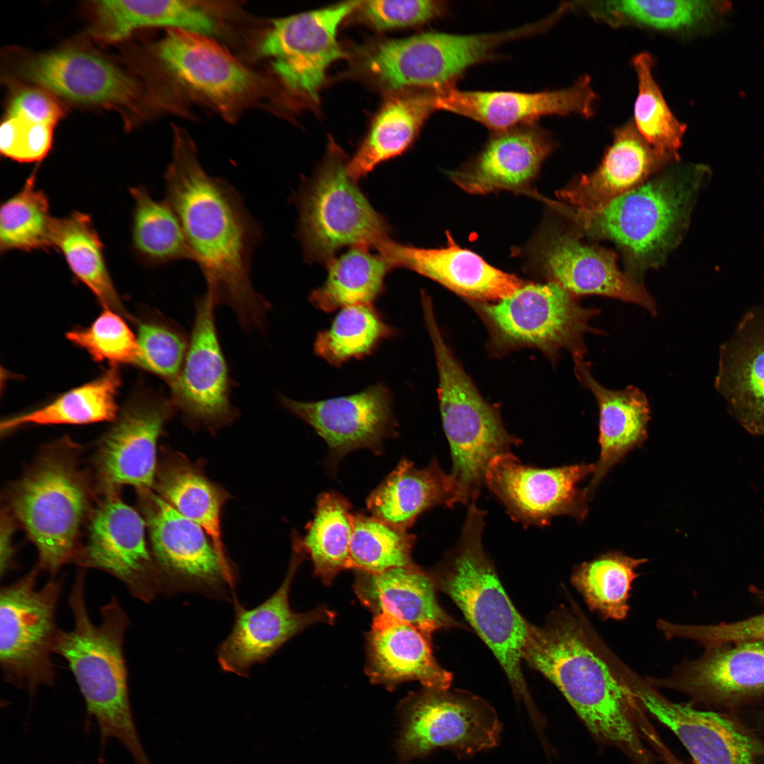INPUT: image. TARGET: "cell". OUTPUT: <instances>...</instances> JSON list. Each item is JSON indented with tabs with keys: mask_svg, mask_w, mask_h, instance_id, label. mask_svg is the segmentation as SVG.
<instances>
[{
	"mask_svg": "<svg viewBox=\"0 0 764 764\" xmlns=\"http://www.w3.org/2000/svg\"><path fill=\"white\" fill-rule=\"evenodd\" d=\"M714 386L729 414L764 438V305L746 312L721 345Z\"/></svg>",
	"mask_w": 764,
	"mask_h": 764,
	"instance_id": "4316f807",
	"label": "cell"
},
{
	"mask_svg": "<svg viewBox=\"0 0 764 764\" xmlns=\"http://www.w3.org/2000/svg\"><path fill=\"white\" fill-rule=\"evenodd\" d=\"M215 304L206 294L196 300L187 352L170 399L191 426L216 430L238 415L230 401L232 381L216 328Z\"/></svg>",
	"mask_w": 764,
	"mask_h": 764,
	"instance_id": "d6986e66",
	"label": "cell"
},
{
	"mask_svg": "<svg viewBox=\"0 0 764 764\" xmlns=\"http://www.w3.org/2000/svg\"><path fill=\"white\" fill-rule=\"evenodd\" d=\"M596 95L589 76L572 86L537 93L461 91L448 87L436 92V110L472 119L497 132L533 124L541 117L569 114L590 117Z\"/></svg>",
	"mask_w": 764,
	"mask_h": 764,
	"instance_id": "cb8c5ba5",
	"label": "cell"
},
{
	"mask_svg": "<svg viewBox=\"0 0 764 764\" xmlns=\"http://www.w3.org/2000/svg\"><path fill=\"white\" fill-rule=\"evenodd\" d=\"M605 644L570 598L543 625H531L523 660L559 689L595 738L637 764H655L639 729L644 710L608 660Z\"/></svg>",
	"mask_w": 764,
	"mask_h": 764,
	"instance_id": "7a4b0ae2",
	"label": "cell"
},
{
	"mask_svg": "<svg viewBox=\"0 0 764 764\" xmlns=\"http://www.w3.org/2000/svg\"><path fill=\"white\" fill-rule=\"evenodd\" d=\"M91 7L93 33L107 42H120L148 27H169L209 37L217 31L213 16L195 1H96Z\"/></svg>",
	"mask_w": 764,
	"mask_h": 764,
	"instance_id": "e575fe53",
	"label": "cell"
},
{
	"mask_svg": "<svg viewBox=\"0 0 764 764\" xmlns=\"http://www.w3.org/2000/svg\"><path fill=\"white\" fill-rule=\"evenodd\" d=\"M155 52L175 79L221 111L233 110L255 89V75L209 36L170 29Z\"/></svg>",
	"mask_w": 764,
	"mask_h": 764,
	"instance_id": "d4e9b609",
	"label": "cell"
},
{
	"mask_svg": "<svg viewBox=\"0 0 764 764\" xmlns=\"http://www.w3.org/2000/svg\"><path fill=\"white\" fill-rule=\"evenodd\" d=\"M35 566L0 591V664L4 680L32 696L41 686L54 685L52 655L59 629L56 622L62 591L51 577L37 588Z\"/></svg>",
	"mask_w": 764,
	"mask_h": 764,
	"instance_id": "9c48e42d",
	"label": "cell"
},
{
	"mask_svg": "<svg viewBox=\"0 0 764 764\" xmlns=\"http://www.w3.org/2000/svg\"><path fill=\"white\" fill-rule=\"evenodd\" d=\"M362 1H352L276 19L261 44L273 70L294 93L316 101L328 68L346 56L337 40L342 21Z\"/></svg>",
	"mask_w": 764,
	"mask_h": 764,
	"instance_id": "2e32d148",
	"label": "cell"
},
{
	"mask_svg": "<svg viewBox=\"0 0 764 764\" xmlns=\"http://www.w3.org/2000/svg\"><path fill=\"white\" fill-rule=\"evenodd\" d=\"M436 91L394 96L384 103L369 132L347 165L354 181L378 164L404 152L429 115L436 110Z\"/></svg>",
	"mask_w": 764,
	"mask_h": 764,
	"instance_id": "d590c367",
	"label": "cell"
},
{
	"mask_svg": "<svg viewBox=\"0 0 764 764\" xmlns=\"http://www.w3.org/2000/svg\"><path fill=\"white\" fill-rule=\"evenodd\" d=\"M578 381L594 395L599 408L600 455L593 476L585 489L590 497L612 468L641 446L647 438L650 408L645 394L629 386L621 390L608 389L592 376L584 357H573Z\"/></svg>",
	"mask_w": 764,
	"mask_h": 764,
	"instance_id": "1f68e13d",
	"label": "cell"
},
{
	"mask_svg": "<svg viewBox=\"0 0 764 764\" xmlns=\"http://www.w3.org/2000/svg\"><path fill=\"white\" fill-rule=\"evenodd\" d=\"M572 231L552 230L544 238L538 258L551 282L576 298L599 295L635 303L655 317L654 299L643 284L618 267L613 251L584 243Z\"/></svg>",
	"mask_w": 764,
	"mask_h": 764,
	"instance_id": "603a6c76",
	"label": "cell"
},
{
	"mask_svg": "<svg viewBox=\"0 0 764 764\" xmlns=\"http://www.w3.org/2000/svg\"><path fill=\"white\" fill-rule=\"evenodd\" d=\"M51 242L104 309L127 316L107 268L103 244L88 215L75 212L62 219L54 218Z\"/></svg>",
	"mask_w": 764,
	"mask_h": 764,
	"instance_id": "74e56055",
	"label": "cell"
},
{
	"mask_svg": "<svg viewBox=\"0 0 764 764\" xmlns=\"http://www.w3.org/2000/svg\"><path fill=\"white\" fill-rule=\"evenodd\" d=\"M447 241L445 248L426 249L388 238L376 249L391 268L412 270L472 300L499 301L523 285L515 275L495 268L478 254L458 246L448 233Z\"/></svg>",
	"mask_w": 764,
	"mask_h": 764,
	"instance_id": "83f0119b",
	"label": "cell"
},
{
	"mask_svg": "<svg viewBox=\"0 0 764 764\" xmlns=\"http://www.w3.org/2000/svg\"><path fill=\"white\" fill-rule=\"evenodd\" d=\"M35 178L36 170L28 178L21 191L1 204V252L29 251L52 247V227L54 218L50 214L45 194L35 187Z\"/></svg>",
	"mask_w": 764,
	"mask_h": 764,
	"instance_id": "7dc6e473",
	"label": "cell"
},
{
	"mask_svg": "<svg viewBox=\"0 0 764 764\" xmlns=\"http://www.w3.org/2000/svg\"><path fill=\"white\" fill-rule=\"evenodd\" d=\"M395 334L373 304L342 308L328 328L315 339L316 354L335 366L371 354L379 344Z\"/></svg>",
	"mask_w": 764,
	"mask_h": 764,
	"instance_id": "f6af8a7d",
	"label": "cell"
},
{
	"mask_svg": "<svg viewBox=\"0 0 764 764\" xmlns=\"http://www.w3.org/2000/svg\"><path fill=\"white\" fill-rule=\"evenodd\" d=\"M553 147L550 137L533 124L497 132L469 167L451 176L470 194L515 189L533 178Z\"/></svg>",
	"mask_w": 764,
	"mask_h": 764,
	"instance_id": "d6a6232c",
	"label": "cell"
},
{
	"mask_svg": "<svg viewBox=\"0 0 764 764\" xmlns=\"http://www.w3.org/2000/svg\"><path fill=\"white\" fill-rule=\"evenodd\" d=\"M138 492L163 594L197 592L228 600L234 572L209 543L204 529L151 490Z\"/></svg>",
	"mask_w": 764,
	"mask_h": 764,
	"instance_id": "7c38bea8",
	"label": "cell"
},
{
	"mask_svg": "<svg viewBox=\"0 0 764 764\" xmlns=\"http://www.w3.org/2000/svg\"><path fill=\"white\" fill-rule=\"evenodd\" d=\"M594 469L595 464L586 463L540 468L523 463L509 452L492 461L485 486L513 521L544 527L558 516L585 519L589 497L578 484Z\"/></svg>",
	"mask_w": 764,
	"mask_h": 764,
	"instance_id": "9a60e30c",
	"label": "cell"
},
{
	"mask_svg": "<svg viewBox=\"0 0 764 764\" xmlns=\"http://www.w3.org/2000/svg\"><path fill=\"white\" fill-rule=\"evenodd\" d=\"M671 161L642 137L634 123L615 129L612 144L598 167L582 175L558 192L579 210H594L637 188Z\"/></svg>",
	"mask_w": 764,
	"mask_h": 764,
	"instance_id": "f546056e",
	"label": "cell"
},
{
	"mask_svg": "<svg viewBox=\"0 0 764 764\" xmlns=\"http://www.w3.org/2000/svg\"><path fill=\"white\" fill-rule=\"evenodd\" d=\"M648 561L619 551H609L576 566L571 582L588 608L601 618L622 620L630 611L632 584L636 569Z\"/></svg>",
	"mask_w": 764,
	"mask_h": 764,
	"instance_id": "b9f144b4",
	"label": "cell"
},
{
	"mask_svg": "<svg viewBox=\"0 0 764 764\" xmlns=\"http://www.w3.org/2000/svg\"><path fill=\"white\" fill-rule=\"evenodd\" d=\"M416 537L372 515L354 514L350 543L352 569L376 573L415 565L412 551Z\"/></svg>",
	"mask_w": 764,
	"mask_h": 764,
	"instance_id": "c3c4849f",
	"label": "cell"
},
{
	"mask_svg": "<svg viewBox=\"0 0 764 764\" xmlns=\"http://www.w3.org/2000/svg\"><path fill=\"white\" fill-rule=\"evenodd\" d=\"M707 1H597L586 6L595 19L613 26L634 25L662 31L696 28L720 10Z\"/></svg>",
	"mask_w": 764,
	"mask_h": 764,
	"instance_id": "ee69618b",
	"label": "cell"
},
{
	"mask_svg": "<svg viewBox=\"0 0 764 764\" xmlns=\"http://www.w3.org/2000/svg\"><path fill=\"white\" fill-rule=\"evenodd\" d=\"M87 538L74 563L120 580L146 603L163 593L159 572L145 540L144 519L116 491L106 492L88 518Z\"/></svg>",
	"mask_w": 764,
	"mask_h": 764,
	"instance_id": "5bb4252c",
	"label": "cell"
},
{
	"mask_svg": "<svg viewBox=\"0 0 764 764\" xmlns=\"http://www.w3.org/2000/svg\"><path fill=\"white\" fill-rule=\"evenodd\" d=\"M503 341L538 347L555 356L561 349L572 357L587 354L586 333L602 335L589 322L600 310L585 308L557 283L523 285L496 303L480 306Z\"/></svg>",
	"mask_w": 764,
	"mask_h": 764,
	"instance_id": "4fadbf2b",
	"label": "cell"
},
{
	"mask_svg": "<svg viewBox=\"0 0 764 764\" xmlns=\"http://www.w3.org/2000/svg\"><path fill=\"white\" fill-rule=\"evenodd\" d=\"M359 7L366 21L379 30L423 24L444 10L443 2L432 0H372L362 1Z\"/></svg>",
	"mask_w": 764,
	"mask_h": 764,
	"instance_id": "db71d44e",
	"label": "cell"
},
{
	"mask_svg": "<svg viewBox=\"0 0 764 764\" xmlns=\"http://www.w3.org/2000/svg\"><path fill=\"white\" fill-rule=\"evenodd\" d=\"M121 378L116 366L99 378L73 388L32 411L6 418L1 422V435L25 425L86 424L114 421Z\"/></svg>",
	"mask_w": 764,
	"mask_h": 764,
	"instance_id": "f35d334b",
	"label": "cell"
},
{
	"mask_svg": "<svg viewBox=\"0 0 764 764\" xmlns=\"http://www.w3.org/2000/svg\"><path fill=\"white\" fill-rule=\"evenodd\" d=\"M352 504L340 494L321 493L316 499L313 517L299 538L308 555L314 574L330 585L342 571L352 569L350 543L353 531Z\"/></svg>",
	"mask_w": 764,
	"mask_h": 764,
	"instance_id": "ab89813d",
	"label": "cell"
},
{
	"mask_svg": "<svg viewBox=\"0 0 764 764\" xmlns=\"http://www.w3.org/2000/svg\"><path fill=\"white\" fill-rule=\"evenodd\" d=\"M280 402L308 424L328 446V463L334 469L347 453L368 448L380 454L383 441L397 435L390 392L377 383L349 395L318 401H298L285 396Z\"/></svg>",
	"mask_w": 764,
	"mask_h": 764,
	"instance_id": "44dd1931",
	"label": "cell"
},
{
	"mask_svg": "<svg viewBox=\"0 0 764 764\" xmlns=\"http://www.w3.org/2000/svg\"><path fill=\"white\" fill-rule=\"evenodd\" d=\"M173 158L165 175L166 201L177 214L207 284L205 294L225 304L244 329L264 330L270 305L250 280L254 250L262 238L259 224L237 190L202 166L195 146L175 130Z\"/></svg>",
	"mask_w": 764,
	"mask_h": 764,
	"instance_id": "6da1fadb",
	"label": "cell"
},
{
	"mask_svg": "<svg viewBox=\"0 0 764 764\" xmlns=\"http://www.w3.org/2000/svg\"><path fill=\"white\" fill-rule=\"evenodd\" d=\"M123 316L105 309L87 328L74 329L67 339L85 349L97 361L137 364L139 347L137 335Z\"/></svg>",
	"mask_w": 764,
	"mask_h": 764,
	"instance_id": "f907efd6",
	"label": "cell"
},
{
	"mask_svg": "<svg viewBox=\"0 0 764 764\" xmlns=\"http://www.w3.org/2000/svg\"><path fill=\"white\" fill-rule=\"evenodd\" d=\"M397 751L403 763L444 748L460 758L496 747L502 723L494 707L470 692L423 689L402 702Z\"/></svg>",
	"mask_w": 764,
	"mask_h": 764,
	"instance_id": "30bf717a",
	"label": "cell"
},
{
	"mask_svg": "<svg viewBox=\"0 0 764 764\" xmlns=\"http://www.w3.org/2000/svg\"><path fill=\"white\" fill-rule=\"evenodd\" d=\"M37 88H25L11 98L6 114L20 115L35 122L52 126L63 115L60 104L49 91Z\"/></svg>",
	"mask_w": 764,
	"mask_h": 764,
	"instance_id": "11a10c76",
	"label": "cell"
},
{
	"mask_svg": "<svg viewBox=\"0 0 764 764\" xmlns=\"http://www.w3.org/2000/svg\"><path fill=\"white\" fill-rule=\"evenodd\" d=\"M366 672L371 681L392 688L409 681L423 688L449 689L452 673L432 654L431 636L387 613L375 615L366 635Z\"/></svg>",
	"mask_w": 764,
	"mask_h": 764,
	"instance_id": "f1b7e54d",
	"label": "cell"
},
{
	"mask_svg": "<svg viewBox=\"0 0 764 764\" xmlns=\"http://www.w3.org/2000/svg\"><path fill=\"white\" fill-rule=\"evenodd\" d=\"M13 521L8 509L2 510L1 518L0 574L4 578L14 567L15 550L12 543Z\"/></svg>",
	"mask_w": 764,
	"mask_h": 764,
	"instance_id": "9f6ffc18",
	"label": "cell"
},
{
	"mask_svg": "<svg viewBox=\"0 0 764 764\" xmlns=\"http://www.w3.org/2000/svg\"><path fill=\"white\" fill-rule=\"evenodd\" d=\"M656 627L666 639H688L705 647L743 641L764 640V613L740 621L707 625H683L659 620Z\"/></svg>",
	"mask_w": 764,
	"mask_h": 764,
	"instance_id": "f5cc1de1",
	"label": "cell"
},
{
	"mask_svg": "<svg viewBox=\"0 0 764 764\" xmlns=\"http://www.w3.org/2000/svg\"><path fill=\"white\" fill-rule=\"evenodd\" d=\"M54 127L6 114L0 127L1 154L19 162L40 161L51 149Z\"/></svg>",
	"mask_w": 764,
	"mask_h": 764,
	"instance_id": "816d5d0a",
	"label": "cell"
},
{
	"mask_svg": "<svg viewBox=\"0 0 764 764\" xmlns=\"http://www.w3.org/2000/svg\"><path fill=\"white\" fill-rule=\"evenodd\" d=\"M25 79L75 103L138 110L137 81L114 62L88 50L67 47L27 57L19 64Z\"/></svg>",
	"mask_w": 764,
	"mask_h": 764,
	"instance_id": "ffe728a7",
	"label": "cell"
},
{
	"mask_svg": "<svg viewBox=\"0 0 764 764\" xmlns=\"http://www.w3.org/2000/svg\"><path fill=\"white\" fill-rule=\"evenodd\" d=\"M139 358L141 369L170 385L184 363L190 338L175 321L149 311L136 320Z\"/></svg>",
	"mask_w": 764,
	"mask_h": 764,
	"instance_id": "681fc988",
	"label": "cell"
},
{
	"mask_svg": "<svg viewBox=\"0 0 764 764\" xmlns=\"http://www.w3.org/2000/svg\"><path fill=\"white\" fill-rule=\"evenodd\" d=\"M369 248L352 247L328 265L324 283L313 290L309 300L316 308L330 313L358 304H373L384 289L387 272L392 269L380 253Z\"/></svg>",
	"mask_w": 764,
	"mask_h": 764,
	"instance_id": "60d3db41",
	"label": "cell"
},
{
	"mask_svg": "<svg viewBox=\"0 0 764 764\" xmlns=\"http://www.w3.org/2000/svg\"><path fill=\"white\" fill-rule=\"evenodd\" d=\"M75 447L68 439L47 446L8 492L10 513L37 549L36 567L51 577L74 563L93 509Z\"/></svg>",
	"mask_w": 764,
	"mask_h": 764,
	"instance_id": "8992f818",
	"label": "cell"
},
{
	"mask_svg": "<svg viewBox=\"0 0 764 764\" xmlns=\"http://www.w3.org/2000/svg\"><path fill=\"white\" fill-rule=\"evenodd\" d=\"M459 504L453 480L436 458L423 468L403 459L366 500L371 515L395 527L408 530L427 510Z\"/></svg>",
	"mask_w": 764,
	"mask_h": 764,
	"instance_id": "836d02e7",
	"label": "cell"
},
{
	"mask_svg": "<svg viewBox=\"0 0 764 764\" xmlns=\"http://www.w3.org/2000/svg\"><path fill=\"white\" fill-rule=\"evenodd\" d=\"M294 540L286 574L270 597L251 609L245 608L234 599V624L216 650L217 661L223 671L248 677L253 666L266 661L306 627L318 623H334L335 613L325 606L306 613H296L291 608V582L306 556L299 538L294 537Z\"/></svg>",
	"mask_w": 764,
	"mask_h": 764,
	"instance_id": "e0dca14e",
	"label": "cell"
},
{
	"mask_svg": "<svg viewBox=\"0 0 764 764\" xmlns=\"http://www.w3.org/2000/svg\"><path fill=\"white\" fill-rule=\"evenodd\" d=\"M130 192L134 202L132 241L140 257L153 266L195 262L180 221L170 204L154 199L143 187L131 188Z\"/></svg>",
	"mask_w": 764,
	"mask_h": 764,
	"instance_id": "7bdbcfd3",
	"label": "cell"
},
{
	"mask_svg": "<svg viewBox=\"0 0 764 764\" xmlns=\"http://www.w3.org/2000/svg\"><path fill=\"white\" fill-rule=\"evenodd\" d=\"M711 175L702 164L673 167L601 208L571 207L568 214L581 237L615 243L625 272L639 281L640 274L660 265L679 244Z\"/></svg>",
	"mask_w": 764,
	"mask_h": 764,
	"instance_id": "277c9868",
	"label": "cell"
},
{
	"mask_svg": "<svg viewBox=\"0 0 764 764\" xmlns=\"http://www.w3.org/2000/svg\"><path fill=\"white\" fill-rule=\"evenodd\" d=\"M344 154L330 148L311 180L296 197L298 237L307 260L326 266L345 246L377 248L388 227L347 173Z\"/></svg>",
	"mask_w": 764,
	"mask_h": 764,
	"instance_id": "ba28073f",
	"label": "cell"
},
{
	"mask_svg": "<svg viewBox=\"0 0 764 764\" xmlns=\"http://www.w3.org/2000/svg\"><path fill=\"white\" fill-rule=\"evenodd\" d=\"M425 324L439 371L438 388L444 430L459 504L475 502L485 486L489 465L511 452L521 441L505 429L498 412L478 393L444 342L429 298L422 299Z\"/></svg>",
	"mask_w": 764,
	"mask_h": 764,
	"instance_id": "52a82bcc",
	"label": "cell"
},
{
	"mask_svg": "<svg viewBox=\"0 0 764 764\" xmlns=\"http://www.w3.org/2000/svg\"><path fill=\"white\" fill-rule=\"evenodd\" d=\"M526 34L523 27L475 35L425 33L381 43L366 64L374 76L389 88L439 91L451 87L470 67L491 57L502 44Z\"/></svg>",
	"mask_w": 764,
	"mask_h": 764,
	"instance_id": "8fae6325",
	"label": "cell"
},
{
	"mask_svg": "<svg viewBox=\"0 0 764 764\" xmlns=\"http://www.w3.org/2000/svg\"><path fill=\"white\" fill-rule=\"evenodd\" d=\"M656 751L666 764H686L676 757L664 743L659 745Z\"/></svg>",
	"mask_w": 764,
	"mask_h": 764,
	"instance_id": "6f0895ef",
	"label": "cell"
},
{
	"mask_svg": "<svg viewBox=\"0 0 764 764\" xmlns=\"http://www.w3.org/2000/svg\"><path fill=\"white\" fill-rule=\"evenodd\" d=\"M176 408L170 397L146 388L137 391L98 445L94 465L104 492L122 485L150 490L156 474V444Z\"/></svg>",
	"mask_w": 764,
	"mask_h": 764,
	"instance_id": "ac0fdd59",
	"label": "cell"
},
{
	"mask_svg": "<svg viewBox=\"0 0 764 764\" xmlns=\"http://www.w3.org/2000/svg\"><path fill=\"white\" fill-rule=\"evenodd\" d=\"M86 597V572L82 569L68 597L73 628L59 630L54 654L66 661L87 713L98 724L103 746L115 739L127 749L136 764H151L139 737L129 698L124 653L129 616L119 600L112 596L100 608V621L96 624Z\"/></svg>",
	"mask_w": 764,
	"mask_h": 764,
	"instance_id": "3957f363",
	"label": "cell"
},
{
	"mask_svg": "<svg viewBox=\"0 0 764 764\" xmlns=\"http://www.w3.org/2000/svg\"><path fill=\"white\" fill-rule=\"evenodd\" d=\"M615 668L643 710L675 734L695 764H757L756 742L734 722L667 699L622 660Z\"/></svg>",
	"mask_w": 764,
	"mask_h": 764,
	"instance_id": "7402d4cb",
	"label": "cell"
},
{
	"mask_svg": "<svg viewBox=\"0 0 764 764\" xmlns=\"http://www.w3.org/2000/svg\"><path fill=\"white\" fill-rule=\"evenodd\" d=\"M485 511L469 504L457 543L429 572L436 589L448 595L487 645L531 717L539 714L521 670L531 623L502 586L482 543Z\"/></svg>",
	"mask_w": 764,
	"mask_h": 764,
	"instance_id": "5b68a950",
	"label": "cell"
},
{
	"mask_svg": "<svg viewBox=\"0 0 764 764\" xmlns=\"http://www.w3.org/2000/svg\"><path fill=\"white\" fill-rule=\"evenodd\" d=\"M705 648L702 656L681 664L668 676L647 681L702 702L736 703L764 694V640Z\"/></svg>",
	"mask_w": 764,
	"mask_h": 764,
	"instance_id": "484cf974",
	"label": "cell"
},
{
	"mask_svg": "<svg viewBox=\"0 0 764 764\" xmlns=\"http://www.w3.org/2000/svg\"><path fill=\"white\" fill-rule=\"evenodd\" d=\"M154 486L176 511L204 530L217 553L228 562L220 526L225 492L208 480L196 465L177 455L163 460L156 470Z\"/></svg>",
	"mask_w": 764,
	"mask_h": 764,
	"instance_id": "8d00e7d4",
	"label": "cell"
},
{
	"mask_svg": "<svg viewBox=\"0 0 764 764\" xmlns=\"http://www.w3.org/2000/svg\"><path fill=\"white\" fill-rule=\"evenodd\" d=\"M632 64L637 77L634 125L657 152L671 161H677L685 125L673 114L654 78L652 56L641 52L633 58Z\"/></svg>",
	"mask_w": 764,
	"mask_h": 764,
	"instance_id": "bcb514c9",
	"label": "cell"
},
{
	"mask_svg": "<svg viewBox=\"0 0 764 764\" xmlns=\"http://www.w3.org/2000/svg\"><path fill=\"white\" fill-rule=\"evenodd\" d=\"M355 572L356 595L374 615L387 613L429 636L439 630L460 627L438 603L431 573L419 566Z\"/></svg>",
	"mask_w": 764,
	"mask_h": 764,
	"instance_id": "4dcf8cb0",
	"label": "cell"
}]
</instances>
